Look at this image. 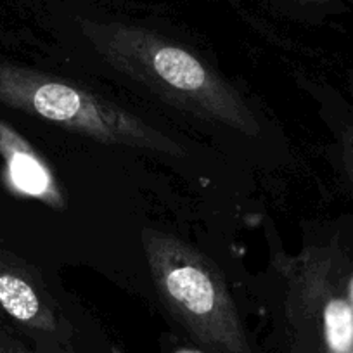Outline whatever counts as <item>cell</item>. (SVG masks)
<instances>
[{"label":"cell","instance_id":"6da1fadb","mask_svg":"<svg viewBox=\"0 0 353 353\" xmlns=\"http://www.w3.org/2000/svg\"><path fill=\"white\" fill-rule=\"evenodd\" d=\"M85 33L114 70L166 103L241 134H260L250 103L191 50L134 26L88 25Z\"/></svg>","mask_w":353,"mask_h":353},{"label":"cell","instance_id":"7a4b0ae2","mask_svg":"<svg viewBox=\"0 0 353 353\" xmlns=\"http://www.w3.org/2000/svg\"><path fill=\"white\" fill-rule=\"evenodd\" d=\"M142 248L163 307L201 348L253 353L234 298L208 256L156 229H144Z\"/></svg>","mask_w":353,"mask_h":353},{"label":"cell","instance_id":"3957f363","mask_svg":"<svg viewBox=\"0 0 353 353\" xmlns=\"http://www.w3.org/2000/svg\"><path fill=\"white\" fill-rule=\"evenodd\" d=\"M0 97L66 130L104 144L128 145L168 156L184 148L137 114L68 81L21 70H0Z\"/></svg>","mask_w":353,"mask_h":353},{"label":"cell","instance_id":"277c9868","mask_svg":"<svg viewBox=\"0 0 353 353\" xmlns=\"http://www.w3.org/2000/svg\"><path fill=\"white\" fill-rule=\"evenodd\" d=\"M279 272L298 353H353V307L334 251L308 248L279 260Z\"/></svg>","mask_w":353,"mask_h":353},{"label":"cell","instance_id":"5b68a950","mask_svg":"<svg viewBox=\"0 0 353 353\" xmlns=\"http://www.w3.org/2000/svg\"><path fill=\"white\" fill-rule=\"evenodd\" d=\"M0 151L8 161L12 184L19 191L42 199L49 206L64 208V198L49 166L42 161V158L28 142L2 125H0Z\"/></svg>","mask_w":353,"mask_h":353},{"label":"cell","instance_id":"8992f818","mask_svg":"<svg viewBox=\"0 0 353 353\" xmlns=\"http://www.w3.org/2000/svg\"><path fill=\"white\" fill-rule=\"evenodd\" d=\"M0 307L14 321L42 332H61V322L39 291L19 274L0 270Z\"/></svg>","mask_w":353,"mask_h":353},{"label":"cell","instance_id":"52a82bcc","mask_svg":"<svg viewBox=\"0 0 353 353\" xmlns=\"http://www.w3.org/2000/svg\"><path fill=\"white\" fill-rule=\"evenodd\" d=\"M341 156H343V166H345L346 173H348L350 181L353 182V128H348V130L343 134Z\"/></svg>","mask_w":353,"mask_h":353},{"label":"cell","instance_id":"ba28073f","mask_svg":"<svg viewBox=\"0 0 353 353\" xmlns=\"http://www.w3.org/2000/svg\"><path fill=\"white\" fill-rule=\"evenodd\" d=\"M0 353H39V352H32V350L25 348V346L18 345V343L4 341V343H0Z\"/></svg>","mask_w":353,"mask_h":353},{"label":"cell","instance_id":"9c48e42d","mask_svg":"<svg viewBox=\"0 0 353 353\" xmlns=\"http://www.w3.org/2000/svg\"><path fill=\"white\" fill-rule=\"evenodd\" d=\"M348 293H350V301H352V307H353V277L348 283Z\"/></svg>","mask_w":353,"mask_h":353}]
</instances>
